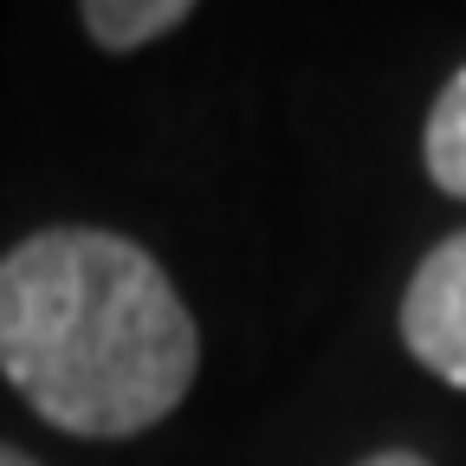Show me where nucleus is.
<instances>
[{"label":"nucleus","instance_id":"obj_6","mask_svg":"<svg viewBox=\"0 0 466 466\" xmlns=\"http://www.w3.org/2000/svg\"><path fill=\"white\" fill-rule=\"evenodd\" d=\"M0 466H39L33 453H20V447H7V441H0Z\"/></svg>","mask_w":466,"mask_h":466},{"label":"nucleus","instance_id":"obj_4","mask_svg":"<svg viewBox=\"0 0 466 466\" xmlns=\"http://www.w3.org/2000/svg\"><path fill=\"white\" fill-rule=\"evenodd\" d=\"M421 156H428L434 188L453 195V201H466V66L441 85V97H434V110H428Z\"/></svg>","mask_w":466,"mask_h":466},{"label":"nucleus","instance_id":"obj_1","mask_svg":"<svg viewBox=\"0 0 466 466\" xmlns=\"http://www.w3.org/2000/svg\"><path fill=\"white\" fill-rule=\"evenodd\" d=\"M195 370L182 291L124 233L39 227L0 259V376L46 428L130 441L182 408Z\"/></svg>","mask_w":466,"mask_h":466},{"label":"nucleus","instance_id":"obj_3","mask_svg":"<svg viewBox=\"0 0 466 466\" xmlns=\"http://www.w3.org/2000/svg\"><path fill=\"white\" fill-rule=\"evenodd\" d=\"M78 20L104 52H137V46H149V39L175 33V26H188L195 7L188 0H85Z\"/></svg>","mask_w":466,"mask_h":466},{"label":"nucleus","instance_id":"obj_2","mask_svg":"<svg viewBox=\"0 0 466 466\" xmlns=\"http://www.w3.org/2000/svg\"><path fill=\"white\" fill-rule=\"evenodd\" d=\"M401 343L428 376L466 389V227L415 266L401 291Z\"/></svg>","mask_w":466,"mask_h":466},{"label":"nucleus","instance_id":"obj_5","mask_svg":"<svg viewBox=\"0 0 466 466\" xmlns=\"http://www.w3.org/2000/svg\"><path fill=\"white\" fill-rule=\"evenodd\" d=\"M357 466H428V460L408 453V447H382V453H370V460H357Z\"/></svg>","mask_w":466,"mask_h":466}]
</instances>
